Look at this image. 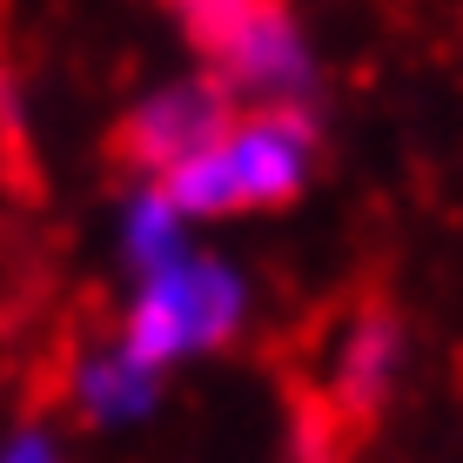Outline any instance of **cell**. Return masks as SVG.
Here are the masks:
<instances>
[{"label":"cell","mask_w":463,"mask_h":463,"mask_svg":"<svg viewBox=\"0 0 463 463\" xmlns=\"http://www.w3.org/2000/svg\"><path fill=\"white\" fill-rule=\"evenodd\" d=\"M255 316V282L235 255H222L209 242H195L188 255H175L155 276H135L121 296V323L115 336L155 370H182V363H209L229 343H242Z\"/></svg>","instance_id":"cell-1"},{"label":"cell","mask_w":463,"mask_h":463,"mask_svg":"<svg viewBox=\"0 0 463 463\" xmlns=\"http://www.w3.org/2000/svg\"><path fill=\"white\" fill-rule=\"evenodd\" d=\"M316 175V121L309 108H242L195 162L162 175L188 222H235L262 209H289Z\"/></svg>","instance_id":"cell-2"},{"label":"cell","mask_w":463,"mask_h":463,"mask_svg":"<svg viewBox=\"0 0 463 463\" xmlns=\"http://www.w3.org/2000/svg\"><path fill=\"white\" fill-rule=\"evenodd\" d=\"M209 54V74L235 94V108H309L316 94V47L282 0L249 7Z\"/></svg>","instance_id":"cell-3"},{"label":"cell","mask_w":463,"mask_h":463,"mask_svg":"<svg viewBox=\"0 0 463 463\" xmlns=\"http://www.w3.org/2000/svg\"><path fill=\"white\" fill-rule=\"evenodd\" d=\"M235 115L242 108H235V94L215 74H168L148 94H135V108L121 121V155L135 162L141 182H162L182 162H195Z\"/></svg>","instance_id":"cell-4"},{"label":"cell","mask_w":463,"mask_h":463,"mask_svg":"<svg viewBox=\"0 0 463 463\" xmlns=\"http://www.w3.org/2000/svg\"><path fill=\"white\" fill-rule=\"evenodd\" d=\"M168 396V376L155 363H141L121 336H101V343H81L68 356V376H61V403L68 417L94 430V437H121V430H141L162 410Z\"/></svg>","instance_id":"cell-5"},{"label":"cell","mask_w":463,"mask_h":463,"mask_svg":"<svg viewBox=\"0 0 463 463\" xmlns=\"http://www.w3.org/2000/svg\"><path fill=\"white\" fill-rule=\"evenodd\" d=\"M108 242H115V262L128 269V282H135V276H155V269H168L175 255L195 249V222L175 209V195L162 182H135L115 202Z\"/></svg>","instance_id":"cell-6"},{"label":"cell","mask_w":463,"mask_h":463,"mask_svg":"<svg viewBox=\"0 0 463 463\" xmlns=\"http://www.w3.org/2000/svg\"><path fill=\"white\" fill-rule=\"evenodd\" d=\"M396 376H403V323L383 316V309L343 323L336 349H329V390H336L349 410H370L396 390Z\"/></svg>","instance_id":"cell-7"},{"label":"cell","mask_w":463,"mask_h":463,"mask_svg":"<svg viewBox=\"0 0 463 463\" xmlns=\"http://www.w3.org/2000/svg\"><path fill=\"white\" fill-rule=\"evenodd\" d=\"M0 463H74V450L47 417H21L0 430Z\"/></svg>","instance_id":"cell-8"},{"label":"cell","mask_w":463,"mask_h":463,"mask_svg":"<svg viewBox=\"0 0 463 463\" xmlns=\"http://www.w3.org/2000/svg\"><path fill=\"white\" fill-rule=\"evenodd\" d=\"M168 7L182 14V27H188V34H195L202 47H215V41L249 14V7H262V0H168Z\"/></svg>","instance_id":"cell-9"}]
</instances>
